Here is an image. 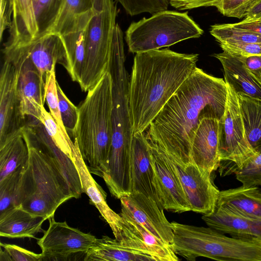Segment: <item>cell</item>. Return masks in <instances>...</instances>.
Here are the masks:
<instances>
[{
	"label": "cell",
	"mask_w": 261,
	"mask_h": 261,
	"mask_svg": "<svg viewBox=\"0 0 261 261\" xmlns=\"http://www.w3.org/2000/svg\"><path fill=\"white\" fill-rule=\"evenodd\" d=\"M92 6V0H62L55 21L44 34L62 35L72 25L79 15L90 10Z\"/></svg>",
	"instance_id": "30"
},
{
	"label": "cell",
	"mask_w": 261,
	"mask_h": 261,
	"mask_svg": "<svg viewBox=\"0 0 261 261\" xmlns=\"http://www.w3.org/2000/svg\"><path fill=\"white\" fill-rule=\"evenodd\" d=\"M191 160L200 169L212 173L219 169V120L204 118L199 122L191 145Z\"/></svg>",
	"instance_id": "18"
},
{
	"label": "cell",
	"mask_w": 261,
	"mask_h": 261,
	"mask_svg": "<svg viewBox=\"0 0 261 261\" xmlns=\"http://www.w3.org/2000/svg\"><path fill=\"white\" fill-rule=\"evenodd\" d=\"M40 121L43 124L48 135L55 144L72 159V148L73 146V142L71 140L68 133L65 132L62 129L51 114L45 110L44 106L41 110Z\"/></svg>",
	"instance_id": "32"
},
{
	"label": "cell",
	"mask_w": 261,
	"mask_h": 261,
	"mask_svg": "<svg viewBox=\"0 0 261 261\" xmlns=\"http://www.w3.org/2000/svg\"><path fill=\"white\" fill-rule=\"evenodd\" d=\"M217 205L239 215L261 220V190L257 187H241L221 191Z\"/></svg>",
	"instance_id": "25"
},
{
	"label": "cell",
	"mask_w": 261,
	"mask_h": 261,
	"mask_svg": "<svg viewBox=\"0 0 261 261\" xmlns=\"http://www.w3.org/2000/svg\"><path fill=\"white\" fill-rule=\"evenodd\" d=\"M5 46L14 47L29 58L39 72L44 91L46 77L56 65L67 68L66 53L60 35L45 34L31 40Z\"/></svg>",
	"instance_id": "15"
},
{
	"label": "cell",
	"mask_w": 261,
	"mask_h": 261,
	"mask_svg": "<svg viewBox=\"0 0 261 261\" xmlns=\"http://www.w3.org/2000/svg\"><path fill=\"white\" fill-rule=\"evenodd\" d=\"M203 33L188 12L165 10L131 23L125 39L129 51L137 54L199 38Z\"/></svg>",
	"instance_id": "6"
},
{
	"label": "cell",
	"mask_w": 261,
	"mask_h": 261,
	"mask_svg": "<svg viewBox=\"0 0 261 261\" xmlns=\"http://www.w3.org/2000/svg\"><path fill=\"white\" fill-rule=\"evenodd\" d=\"M174 252L189 260L261 261V243L229 237L210 227L171 222Z\"/></svg>",
	"instance_id": "5"
},
{
	"label": "cell",
	"mask_w": 261,
	"mask_h": 261,
	"mask_svg": "<svg viewBox=\"0 0 261 261\" xmlns=\"http://www.w3.org/2000/svg\"><path fill=\"white\" fill-rule=\"evenodd\" d=\"M234 173L243 186H261V150L246 161Z\"/></svg>",
	"instance_id": "34"
},
{
	"label": "cell",
	"mask_w": 261,
	"mask_h": 261,
	"mask_svg": "<svg viewBox=\"0 0 261 261\" xmlns=\"http://www.w3.org/2000/svg\"><path fill=\"white\" fill-rule=\"evenodd\" d=\"M119 230L115 238L125 245L148 253L158 261L179 260L172 246L155 237L121 210Z\"/></svg>",
	"instance_id": "16"
},
{
	"label": "cell",
	"mask_w": 261,
	"mask_h": 261,
	"mask_svg": "<svg viewBox=\"0 0 261 261\" xmlns=\"http://www.w3.org/2000/svg\"><path fill=\"white\" fill-rule=\"evenodd\" d=\"M13 19L9 38L5 44L28 41L37 37L38 30L33 0H10Z\"/></svg>",
	"instance_id": "27"
},
{
	"label": "cell",
	"mask_w": 261,
	"mask_h": 261,
	"mask_svg": "<svg viewBox=\"0 0 261 261\" xmlns=\"http://www.w3.org/2000/svg\"><path fill=\"white\" fill-rule=\"evenodd\" d=\"M120 200L122 210L155 237L172 246L173 233L171 222L155 201L139 192H133Z\"/></svg>",
	"instance_id": "14"
},
{
	"label": "cell",
	"mask_w": 261,
	"mask_h": 261,
	"mask_svg": "<svg viewBox=\"0 0 261 261\" xmlns=\"http://www.w3.org/2000/svg\"><path fill=\"white\" fill-rule=\"evenodd\" d=\"M92 14L91 9L79 15L72 25L60 35L67 55L66 69L72 80L79 84L84 66L86 32Z\"/></svg>",
	"instance_id": "21"
},
{
	"label": "cell",
	"mask_w": 261,
	"mask_h": 261,
	"mask_svg": "<svg viewBox=\"0 0 261 261\" xmlns=\"http://www.w3.org/2000/svg\"><path fill=\"white\" fill-rule=\"evenodd\" d=\"M225 82L196 67L144 132L149 144L183 165L192 163V142L204 118L219 121L225 110Z\"/></svg>",
	"instance_id": "1"
},
{
	"label": "cell",
	"mask_w": 261,
	"mask_h": 261,
	"mask_svg": "<svg viewBox=\"0 0 261 261\" xmlns=\"http://www.w3.org/2000/svg\"><path fill=\"white\" fill-rule=\"evenodd\" d=\"M226 84L227 95L224 113L219 121L220 174L224 176L241 167L256 153L246 136L238 94Z\"/></svg>",
	"instance_id": "8"
},
{
	"label": "cell",
	"mask_w": 261,
	"mask_h": 261,
	"mask_svg": "<svg viewBox=\"0 0 261 261\" xmlns=\"http://www.w3.org/2000/svg\"><path fill=\"white\" fill-rule=\"evenodd\" d=\"M62 0H33L38 30V36L43 35L55 21Z\"/></svg>",
	"instance_id": "33"
},
{
	"label": "cell",
	"mask_w": 261,
	"mask_h": 261,
	"mask_svg": "<svg viewBox=\"0 0 261 261\" xmlns=\"http://www.w3.org/2000/svg\"><path fill=\"white\" fill-rule=\"evenodd\" d=\"M72 160L79 173L83 193L88 196L90 204L98 210L101 217L109 225L115 237L119 230L122 217L108 205L106 200L107 194L91 175L75 141L72 148Z\"/></svg>",
	"instance_id": "22"
},
{
	"label": "cell",
	"mask_w": 261,
	"mask_h": 261,
	"mask_svg": "<svg viewBox=\"0 0 261 261\" xmlns=\"http://www.w3.org/2000/svg\"><path fill=\"white\" fill-rule=\"evenodd\" d=\"M1 246L8 253L11 260L13 261H40L42 260V254L22 248L14 244L1 243Z\"/></svg>",
	"instance_id": "41"
},
{
	"label": "cell",
	"mask_w": 261,
	"mask_h": 261,
	"mask_svg": "<svg viewBox=\"0 0 261 261\" xmlns=\"http://www.w3.org/2000/svg\"><path fill=\"white\" fill-rule=\"evenodd\" d=\"M219 44L223 51L233 55L242 57L261 56V42L220 43Z\"/></svg>",
	"instance_id": "40"
},
{
	"label": "cell",
	"mask_w": 261,
	"mask_h": 261,
	"mask_svg": "<svg viewBox=\"0 0 261 261\" xmlns=\"http://www.w3.org/2000/svg\"><path fill=\"white\" fill-rule=\"evenodd\" d=\"M132 193L139 192L156 201L163 209L156 191L151 149L144 133L133 135L131 150Z\"/></svg>",
	"instance_id": "17"
},
{
	"label": "cell",
	"mask_w": 261,
	"mask_h": 261,
	"mask_svg": "<svg viewBox=\"0 0 261 261\" xmlns=\"http://www.w3.org/2000/svg\"><path fill=\"white\" fill-rule=\"evenodd\" d=\"M24 168L0 181V214L16 207L17 193Z\"/></svg>",
	"instance_id": "35"
},
{
	"label": "cell",
	"mask_w": 261,
	"mask_h": 261,
	"mask_svg": "<svg viewBox=\"0 0 261 261\" xmlns=\"http://www.w3.org/2000/svg\"><path fill=\"white\" fill-rule=\"evenodd\" d=\"M162 153L174 167L191 211L202 215L212 213L216 205L220 191L214 184L211 173L192 163L183 165Z\"/></svg>",
	"instance_id": "11"
},
{
	"label": "cell",
	"mask_w": 261,
	"mask_h": 261,
	"mask_svg": "<svg viewBox=\"0 0 261 261\" xmlns=\"http://www.w3.org/2000/svg\"><path fill=\"white\" fill-rule=\"evenodd\" d=\"M149 146L155 185L162 207L173 213L191 211L173 165L164 154L150 145Z\"/></svg>",
	"instance_id": "13"
},
{
	"label": "cell",
	"mask_w": 261,
	"mask_h": 261,
	"mask_svg": "<svg viewBox=\"0 0 261 261\" xmlns=\"http://www.w3.org/2000/svg\"><path fill=\"white\" fill-rule=\"evenodd\" d=\"M57 86L62 122L67 133L70 132L73 136L78 120V107L68 98L58 82Z\"/></svg>",
	"instance_id": "38"
},
{
	"label": "cell",
	"mask_w": 261,
	"mask_h": 261,
	"mask_svg": "<svg viewBox=\"0 0 261 261\" xmlns=\"http://www.w3.org/2000/svg\"><path fill=\"white\" fill-rule=\"evenodd\" d=\"M48 220V229L37 241L42 260H66L74 254H86L96 241L95 237L90 233L72 227L66 221L57 222L54 216Z\"/></svg>",
	"instance_id": "10"
},
{
	"label": "cell",
	"mask_w": 261,
	"mask_h": 261,
	"mask_svg": "<svg viewBox=\"0 0 261 261\" xmlns=\"http://www.w3.org/2000/svg\"><path fill=\"white\" fill-rule=\"evenodd\" d=\"M23 135L29 158L20 179L16 207L49 219L60 205L74 196L57 161L29 136Z\"/></svg>",
	"instance_id": "4"
},
{
	"label": "cell",
	"mask_w": 261,
	"mask_h": 261,
	"mask_svg": "<svg viewBox=\"0 0 261 261\" xmlns=\"http://www.w3.org/2000/svg\"><path fill=\"white\" fill-rule=\"evenodd\" d=\"M86 261H158L150 254L108 236L96 239L86 252Z\"/></svg>",
	"instance_id": "24"
},
{
	"label": "cell",
	"mask_w": 261,
	"mask_h": 261,
	"mask_svg": "<svg viewBox=\"0 0 261 261\" xmlns=\"http://www.w3.org/2000/svg\"><path fill=\"white\" fill-rule=\"evenodd\" d=\"M171 6L178 10H186L201 7L214 6L220 0H168Z\"/></svg>",
	"instance_id": "42"
},
{
	"label": "cell",
	"mask_w": 261,
	"mask_h": 261,
	"mask_svg": "<svg viewBox=\"0 0 261 261\" xmlns=\"http://www.w3.org/2000/svg\"><path fill=\"white\" fill-rule=\"evenodd\" d=\"M237 94L246 138L257 152L261 150V100Z\"/></svg>",
	"instance_id": "29"
},
{
	"label": "cell",
	"mask_w": 261,
	"mask_h": 261,
	"mask_svg": "<svg viewBox=\"0 0 261 261\" xmlns=\"http://www.w3.org/2000/svg\"><path fill=\"white\" fill-rule=\"evenodd\" d=\"M197 54L168 48L137 53L129 81L133 135L144 133L159 112L197 67Z\"/></svg>",
	"instance_id": "2"
},
{
	"label": "cell",
	"mask_w": 261,
	"mask_h": 261,
	"mask_svg": "<svg viewBox=\"0 0 261 261\" xmlns=\"http://www.w3.org/2000/svg\"><path fill=\"white\" fill-rule=\"evenodd\" d=\"M261 18V0L254 5L248 12L245 18L248 21Z\"/></svg>",
	"instance_id": "46"
},
{
	"label": "cell",
	"mask_w": 261,
	"mask_h": 261,
	"mask_svg": "<svg viewBox=\"0 0 261 261\" xmlns=\"http://www.w3.org/2000/svg\"><path fill=\"white\" fill-rule=\"evenodd\" d=\"M28 158V147L21 130L0 145V181L23 169Z\"/></svg>",
	"instance_id": "28"
},
{
	"label": "cell",
	"mask_w": 261,
	"mask_h": 261,
	"mask_svg": "<svg viewBox=\"0 0 261 261\" xmlns=\"http://www.w3.org/2000/svg\"><path fill=\"white\" fill-rule=\"evenodd\" d=\"M92 16L86 38L84 66L79 84L88 92L108 71L114 30L118 10L113 0H92Z\"/></svg>",
	"instance_id": "7"
},
{
	"label": "cell",
	"mask_w": 261,
	"mask_h": 261,
	"mask_svg": "<svg viewBox=\"0 0 261 261\" xmlns=\"http://www.w3.org/2000/svg\"><path fill=\"white\" fill-rule=\"evenodd\" d=\"M206 225L231 237L261 243V220L248 218L216 205L211 213L202 215Z\"/></svg>",
	"instance_id": "19"
},
{
	"label": "cell",
	"mask_w": 261,
	"mask_h": 261,
	"mask_svg": "<svg viewBox=\"0 0 261 261\" xmlns=\"http://www.w3.org/2000/svg\"><path fill=\"white\" fill-rule=\"evenodd\" d=\"M237 56L239 57L244 66L248 70L261 79V56Z\"/></svg>",
	"instance_id": "44"
},
{
	"label": "cell",
	"mask_w": 261,
	"mask_h": 261,
	"mask_svg": "<svg viewBox=\"0 0 261 261\" xmlns=\"http://www.w3.org/2000/svg\"><path fill=\"white\" fill-rule=\"evenodd\" d=\"M260 0H220L215 7L224 16L242 18Z\"/></svg>",
	"instance_id": "39"
},
{
	"label": "cell",
	"mask_w": 261,
	"mask_h": 261,
	"mask_svg": "<svg viewBox=\"0 0 261 261\" xmlns=\"http://www.w3.org/2000/svg\"><path fill=\"white\" fill-rule=\"evenodd\" d=\"M210 32L219 43L261 42L260 34L236 27L232 23L213 25Z\"/></svg>",
	"instance_id": "31"
},
{
	"label": "cell",
	"mask_w": 261,
	"mask_h": 261,
	"mask_svg": "<svg viewBox=\"0 0 261 261\" xmlns=\"http://www.w3.org/2000/svg\"><path fill=\"white\" fill-rule=\"evenodd\" d=\"M57 81L56 78L55 68H53L48 74L45 82L44 97L50 113L62 129L65 132L66 130L61 117L59 98L57 91Z\"/></svg>",
	"instance_id": "37"
},
{
	"label": "cell",
	"mask_w": 261,
	"mask_h": 261,
	"mask_svg": "<svg viewBox=\"0 0 261 261\" xmlns=\"http://www.w3.org/2000/svg\"><path fill=\"white\" fill-rule=\"evenodd\" d=\"M112 76L107 71L78 107L73 137L91 173L102 178L112 137Z\"/></svg>",
	"instance_id": "3"
},
{
	"label": "cell",
	"mask_w": 261,
	"mask_h": 261,
	"mask_svg": "<svg viewBox=\"0 0 261 261\" xmlns=\"http://www.w3.org/2000/svg\"><path fill=\"white\" fill-rule=\"evenodd\" d=\"M232 24L236 27L253 31L261 35V18L248 21L243 20Z\"/></svg>",
	"instance_id": "45"
},
{
	"label": "cell",
	"mask_w": 261,
	"mask_h": 261,
	"mask_svg": "<svg viewBox=\"0 0 261 261\" xmlns=\"http://www.w3.org/2000/svg\"><path fill=\"white\" fill-rule=\"evenodd\" d=\"M17 79L15 67L5 60L0 74V145L26 125L17 89Z\"/></svg>",
	"instance_id": "12"
},
{
	"label": "cell",
	"mask_w": 261,
	"mask_h": 261,
	"mask_svg": "<svg viewBox=\"0 0 261 261\" xmlns=\"http://www.w3.org/2000/svg\"><path fill=\"white\" fill-rule=\"evenodd\" d=\"M46 220L20 207L11 208L0 214V236L10 239L35 238Z\"/></svg>",
	"instance_id": "26"
},
{
	"label": "cell",
	"mask_w": 261,
	"mask_h": 261,
	"mask_svg": "<svg viewBox=\"0 0 261 261\" xmlns=\"http://www.w3.org/2000/svg\"><path fill=\"white\" fill-rule=\"evenodd\" d=\"M214 56L222 65L225 83L237 94L261 100V79L248 70L239 57L225 51Z\"/></svg>",
	"instance_id": "23"
},
{
	"label": "cell",
	"mask_w": 261,
	"mask_h": 261,
	"mask_svg": "<svg viewBox=\"0 0 261 261\" xmlns=\"http://www.w3.org/2000/svg\"><path fill=\"white\" fill-rule=\"evenodd\" d=\"M3 52L5 60L13 64L17 71V89L23 115L40 120L45 100L38 70L29 58L17 48L5 46Z\"/></svg>",
	"instance_id": "9"
},
{
	"label": "cell",
	"mask_w": 261,
	"mask_h": 261,
	"mask_svg": "<svg viewBox=\"0 0 261 261\" xmlns=\"http://www.w3.org/2000/svg\"><path fill=\"white\" fill-rule=\"evenodd\" d=\"M29 120H26L23 131L57 161L69 184L74 198H80L83 191L80 177L73 161L55 144L40 120L30 117Z\"/></svg>",
	"instance_id": "20"
},
{
	"label": "cell",
	"mask_w": 261,
	"mask_h": 261,
	"mask_svg": "<svg viewBox=\"0 0 261 261\" xmlns=\"http://www.w3.org/2000/svg\"><path fill=\"white\" fill-rule=\"evenodd\" d=\"M126 12L133 16L144 12L153 15L167 10L168 0H116Z\"/></svg>",
	"instance_id": "36"
},
{
	"label": "cell",
	"mask_w": 261,
	"mask_h": 261,
	"mask_svg": "<svg viewBox=\"0 0 261 261\" xmlns=\"http://www.w3.org/2000/svg\"><path fill=\"white\" fill-rule=\"evenodd\" d=\"M0 38L6 29H10L13 19V9L10 0H0Z\"/></svg>",
	"instance_id": "43"
}]
</instances>
